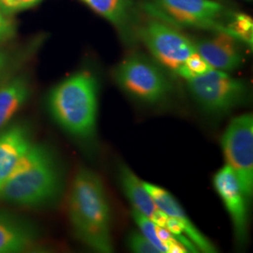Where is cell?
Segmentation results:
<instances>
[{
    "label": "cell",
    "mask_w": 253,
    "mask_h": 253,
    "mask_svg": "<svg viewBox=\"0 0 253 253\" xmlns=\"http://www.w3.org/2000/svg\"><path fill=\"white\" fill-rule=\"evenodd\" d=\"M144 185L154 200L157 208L162 210L168 217L177 220L180 223L184 234L196 247L198 252L205 253H214L217 252L215 246L192 223L180 204L168 190L145 181Z\"/></svg>",
    "instance_id": "cell-10"
},
{
    "label": "cell",
    "mask_w": 253,
    "mask_h": 253,
    "mask_svg": "<svg viewBox=\"0 0 253 253\" xmlns=\"http://www.w3.org/2000/svg\"><path fill=\"white\" fill-rule=\"evenodd\" d=\"M139 35L154 57L174 73L190 54L196 52L190 39L175 28L157 20L146 23L140 29Z\"/></svg>",
    "instance_id": "cell-7"
},
{
    "label": "cell",
    "mask_w": 253,
    "mask_h": 253,
    "mask_svg": "<svg viewBox=\"0 0 253 253\" xmlns=\"http://www.w3.org/2000/svg\"><path fill=\"white\" fill-rule=\"evenodd\" d=\"M127 246L131 252L136 253H160L148 239L138 232H132L128 235Z\"/></svg>",
    "instance_id": "cell-20"
},
{
    "label": "cell",
    "mask_w": 253,
    "mask_h": 253,
    "mask_svg": "<svg viewBox=\"0 0 253 253\" xmlns=\"http://www.w3.org/2000/svg\"><path fill=\"white\" fill-rule=\"evenodd\" d=\"M91 9L118 28H124L129 19V0H83Z\"/></svg>",
    "instance_id": "cell-16"
},
{
    "label": "cell",
    "mask_w": 253,
    "mask_h": 253,
    "mask_svg": "<svg viewBox=\"0 0 253 253\" xmlns=\"http://www.w3.org/2000/svg\"><path fill=\"white\" fill-rule=\"evenodd\" d=\"M42 0H0V9L10 15L21 10L34 7Z\"/></svg>",
    "instance_id": "cell-21"
},
{
    "label": "cell",
    "mask_w": 253,
    "mask_h": 253,
    "mask_svg": "<svg viewBox=\"0 0 253 253\" xmlns=\"http://www.w3.org/2000/svg\"><path fill=\"white\" fill-rule=\"evenodd\" d=\"M213 70V68L197 52H194L187 58L185 63L175 72L181 77L189 80L190 78L199 76Z\"/></svg>",
    "instance_id": "cell-19"
},
{
    "label": "cell",
    "mask_w": 253,
    "mask_h": 253,
    "mask_svg": "<svg viewBox=\"0 0 253 253\" xmlns=\"http://www.w3.org/2000/svg\"><path fill=\"white\" fill-rule=\"evenodd\" d=\"M68 214L76 237L91 250L114 252L111 235V211L103 182L86 167L74 175L68 204Z\"/></svg>",
    "instance_id": "cell-1"
},
{
    "label": "cell",
    "mask_w": 253,
    "mask_h": 253,
    "mask_svg": "<svg viewBox=\"0 0 253 253\" xmlns=\"http://www.w3.org/2000/svg\"><path fill=\"white\" fill-rule=\"evenodd\" d=\"M9 62V54L5 51L0 49V75L4 73V71L7 69Z\"/></svg>",
    "instance_id": "cell-23"
},
{
    "label": "cell",
    "mask_w": 253,
    "mask_h": 253,
    "mask_svg": "<svg viewBox=\"0 0 253 253\" xmlns=\"http://www.w3.org/2000/svg\"><path fill=\"white\" fill-rule=\"evenodd\" d=\"M38 232L27 221L0 212V253H25L38 244Z\"/></svg>",
    "instance_id": "cell-13"
},
{
    "label": "cell",
    "mask_w": 253,
    "mask_h": 253,
    "mask_svg": "<svg viewBox=\"0 0 253 253\" xmlns=\"http://www.w3.org/2000/svg\"><path fill=\"white\" fill-rule=\"evenodd\" d=\"M213 184L231 217L235 239L243 244L248 237L250 201L246 197L235 172L227 164L215 174Z\"/></svg>",
    "instance_id": "cell-9"
},
{
    "label": "cell",
    "mask_w": 253,
    "mask_h": 253,
    "mask_svg": "<svg viewBox=\"0 0 253 253\" xmlns=\"http://www.w3.org/2000/svg\"><path fill=\"white\" fill-rule=\"evenodd\" d=\"M171 17L188 27L214 29L230 35L223 18L225 7L216 0H157Z\"/></svg>",
    "instance_id": "cell-8"
},
{
    "label": "cell",
    "mask_w": 253,
    "mask_h": 253,
    "mask_svg": "<svg viewBox=\"0 0 253 253\" xmlns=\"http://www.w3.org/2000/svg\"><path fill=\"white\" fill-rule=\"evenodd\" d=\"M230 35L238 41L248 44H253V21L247 14L239 13L233 15L232 20L227 24Z\"/></svg>",
    "instance_id": "cell-17"
},
{
    "label": "cell",
    "mask_w": 253,
    "mask_h": 253,
    "mask_svg": "<svg viewBox=\"0 0 253 253\" xmlns=\"http://www.w3.org/2000/svg\"><path fill=\"white\" fill-rule=\"evenodd\" d=\"M33 145L28 128L23 125H13L0 131V190Z\"/></svg>",
    "instance_id": "cell-11"
},
{
    "label": "cell",
    "mask_w": 253,
    "mask_h": 253,
    "mask_svg": "<svg viewBox=\"0 0 253 253\" xmlns=\"http://www.w3.org/2000/svg\"><path fill=\"white\" fill-rule=\"evenodd\" d=\"M30 92V84L25 75L15 76L0 85V131L27 102Z\"/></svg>",
    "instance_id": "cell-14"
},
{
    "label": "cell",
    "mask_w": 253,
    "mask_h": 253,
    "mask_svg": "<svg viewBox=\"0 0 253 253\" xmlns=\"http://www.w3.org/2000/svg\"><path fill=\"white\" fill-rule=\"evenodd\" d=\"M131 216L136 224L138 225V228L140 229V233L148 239V241L153 245L160 253H166V249L164 245L162 243V241L157 235L156 224L153 221L134 208H131Z\"/></svg>",
    "instance_id": "cell-18"
},
{
    "label": "cell",
    "mask_w": 253,
    "mask_h": 253,
    "mask_svg": "<svg viewBox=\"0 0 253 253\" xmlns=\"http://www.w3.org/2000/svg\"><path fill=\"white\" fill-rule=\"evenodd\" d=\"M118 180L121 189L132 208L151 218L158 208L145 189L144 181L141 180L126 165H121L118 169Z\"/></svg>",
    "instance_id": "cell-15"
},
{
    "label": "cell",
    "mask_w": 253,
    "mask_h": 253,
    "mask_svg": "<svg viewBox=\"0 0 253 253\" xmlns=\"http://www.w3.org/2000/svg\"><path fill=\"white\" fill-rule=\"evenodd\" d=\"M15 34V25L10 16L0 9V44L7 42Z\"/></svg>",
    "instance_id": "cell-22"
},
{
    "label": "cell",
    "mask_w": 253,
    "mask_h": 253,
    "mask_svg": "<svg viewBox=\"0 0 253 253\" xmlns=\"http://www.w3.org/2000/svg\"><path fill=\"white\" fill-rule=\"evenodd\" d=\"M48 108L54 121L70 135L92 139L97 130L99 111L96 77L82 71L59 83L50 92Z\"/></svg>",
    "instance_id": "cell-3"
},
{
    "label": "cell",
    "mask_w": 253,
    "mask_h": 253,
    "mask_svg": "<svg viewBox=\"0 0 253 253\" xmlns=\"http://www.w3.org/2000/svg\"><path fill=\"white\" fill-rule=\"evenodd\" d=\"M114 77L122 90L145 103H160L171 92V84L163 72L139 55L124 59L116 68Z\"/></svg>",
    "instance_id": "cell-5"
},
{
    "label": "cell",
    "mask_w": 253,
    "mask_h": 253,
    "mask_svg": "<svg viewBox=\"0 0 253 253\" xmlns=\"http://www.w3.org/2000/svg\"><path fill=\"white\" fill-rule=\"evenodd\" d=\"M226 164L238 179L248 200L253 194V117L245 114L233 118L221 136Z\"/></svg>",
    "instance_id": "cell-6"
},
{
    "label": "cell",
    "mask_w": 253,
    "mask_h": 253,
    "mask_svg": "<svg viewBox=\"0 0 253 253\" xmlns=\"http://www.w3.org/2000/svg\"><path fill=\"white\" fill-rule=\"evenodd\" d=\"M234 37L218 32L217 36L203 39L193 42L196 52L213 69L231 72L236 70L243 62V55Z\"/></svg>",
    "instance_id": "cell-12"
},
{
    "label": "cell",
    "mask_w": 253,
    "mask_h": 253,
    "mask_svg": "<svg viewBox=\"0 0 253 253\" xmlns=\"http://www.w3.org/2000/svg\"><path fill=\"white\" fill-rule=\"evenodd\" d=\"M187 84L191 97L210 115L228 114L240 106L248 96L244 82L215 69L190 78Z\"/></svg>",
    "instance_id": "cell-4"
},
{
    "label": "cell",
    "mask_w": 253,
    "mask_h": 253,
    "mask_svg": "<svg viewBox=\"0 0 253 253\" xmlns=\"http://www.w3.org/2000/svg\"><path fill=\"white\" fill-rule=\"evenodd\" d=\"M62 190V175L53 153L34 144L0 190V200L21 208L46 207Z\"/></svg>",
    "instance_id": "cell-2"
}]
</instances>
